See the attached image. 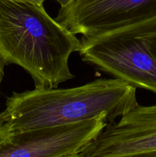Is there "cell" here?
<instances>
[{
  "label": "cell",
  "instance_id": "6da1fadb",
  "mask_svg": "<svg viewBox=\"0 0 156 157\" xmlns=\"http://www.w3.org/2000/svg\"><path fill=\"white\" fill-rule=\"evenodd\" d=\"M40 0H0V57L33 79L35 88H53L74 78L69 58L80 40L53 18Z\"/></svg>",
  "mask_w": 156,
  "mask_h": 157
},
{
  "label": "cell",
  "instance_id": "7a4b0ae2",
  "mask_svg": "<svg viewBox=\"0 0 156 157\" xmlns=\"http://www.w3.org/2000/svg\"><path fill=\"white\" fill-rule=\"evenodd\" d=\"M139 103L136 88L118 78H99L71 88L12 92L0 113L11 131L86 121L100 115L114 122Z\"/></svg>",
  "mask_w": 156,
  "mask_h": 157
},
{
  "label": "cell",
  "instance_id": "3957f363",
  "mask_svg": "<svg viewBox=\"0 0 156 157\" xmlns=\"http://www.w3.org/2000/svg\"><path fill=\"white\" fill-rule=\"evenodd\" d=\"M83 61L156 94V17L80 39Z\"/></svg>",
  "mask_w": 156,
  "mask_h": 157
},
{
  "label": "cell",
  "instance_id": "277c9868",
  "mask_svg": "<svg viewBox=\"0 0 156 157\" xmlns=\"http://www.w3.org/2000/svg\"><path fill=\"white\" fill-rule=\"evenodd\" d=\"M106 116L12 131L0 157H78L106 127Z\"/></svg>",
  "mask_w": 156,
  "mask_h": 157
},
{
  "label": "cell",
  "instance_id": "5b68a950",
  "mask_svg": "<svg viewBox=\"0 0 156 157\" xmlns=\"http://www.w3.org/2000/svg\"><path fill=\"white\" fill-rule=\"evenodd\" d=\"M156 17V0H71L55 19L75 35L91 37Z\"/></svg>",
  "mask_w": 156,
  "mask_h": 157
},
{
  "label": "cell",
  "instance_id": "8992f818",
  "mask_svg": "<svg viewBox=\"0 0 156 157\" xmlns=\"http://www.w3.org/2000/svg\"><path fill=\"white\" fill-rule=\"evenodd\" d=\"M156 157V104H139L107 124L78 157Z\"/></svg>",
  "mask_w": 156,
  "mask_h": 157
},
{
  "label": "cell",
  "instance_id": "52a82bcc",
  "mask_svg": "<svg viewBox=\"0 0 156 157\" xmlns=\"http://www.w3.org/2000/svg\"><path fill=\"white\" fill-rule=\"evenodd\" d=\"M11 133L12 131H11L9 127L6 122H4L2 118V120L0 121V148L8 140Z\"/></svg>",
  "mask_w": 156,
  "mask_h": 157
},
{
  "label": "cell",
  "instance_id": "ba28073f",
  "mask_svg": "<svg viewBox=\"0 0 156 157\" xmlns=\"http://www.w3.org/2000/svg\"><path fill=\"white\" fill-rule=\"evenodd\" d=\"M6 65V64L5 63V61H3L2 58L0 57V86H1V83L2 81L3 77H4V69H5V66ZM2 120L1 116H0V121Z\"/></svg>",
  "mask_w": 156,
  "mask_h": 157
},
{
  "label": "cell",
  "instance_id": "9c48e42d",
  "mask_svg": "<svg viewBox=\"0 0 156 157\" xmlns=\"http://www.w3.org/2000/svg\"><path fill=\"white\" fill-rule=\"evenodd\" d=\"M40 1H41V2L44 3V2L45 1V0H40ZM55 1L58 3H59L61 7H63V6H65L66 5H67L69 2H70L71 0H55Z\"/></svg>",
  "mask_w": 156,
  "mask_h": 157
}]
</instances>
